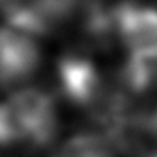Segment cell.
<instances>
[{"mask_svg": "<svg viewBox=\"0 0 157 157\" xmlns=\"http://www.w3.org/2000/svg\"><path fill=\"white\" fill-rule=\"evenodd\" d=\"M7 101L19 120L24 144L41 149L54 140L58 132V112L49 93L39 88L17 90Z\"/></svg>", "mask_w": 157, "mask_h": 157, "instance_id": "obj_1", "label": "cell"}, {"mask_svg": "<svg viewBox=\"0 0 157 157\" xmlns=\"http://www.w3.org/2000/svg\"><path fill=\"white\" fill-rule=\"evenodd\" d=\"M41 64V49L32 36L0 25V88L22 85Z\"/></svg>", "mask_w": 157, "mask_h": 157, "instance_id": "obj_2", "label": "cell"}, {"mask_svg": "<svg viewBox=\"0 0 157 157\" xmlns=\"http://www.w3.org/2000/svg\"><path fill=\"white\" fill-rule=\"evenodd\" d=\"M58 78L63 95L75 105L95 108L105 98V90L98 73L83 56H63L58 64Z\"/></svg>", "mask_w": 157, "mask_h": 157, "instance_id": "obj_3", "label": "cell"}, {"mask_svg": "<svg viewBox=\"0 0 157 157\" xmlns=\"http://www.w3.org/2000/svg\"><path fill=\"white\" fill-rule=\"evenodd\" d=\"M115 12L118 39L128 48L130 56L157 54V10L122 5Z\"/></svg>", "mask_w": 157, "mask_h": 157, "instance_id": "obj_4", "label": "cell"}, {"mask_svg": "<svg viewBox=\"0 0 157 157\" xmlns=\"http://www.w3.org/2000/svg\"><path fill=\"white\" fill-rule=\"evenodd\" d=\"M125 81L137 91L157 88V54L130 56L125 68Z\"/></svg>", "mask_w": 157, "mask_h": 157, "instance_id": "obj_5", "label": "cell"}, {"mask_svg": "<svg viewBox=\"0 0 157 157\" xmlns=\"http://www.w3.org/2000/svg\"><path fill=\"white\" fill-rule=\"evenodd\" d=\"M15 144H24L22 128L15 112L7 100L0 101V147H10Z\"/></svg>", "mask_w": 157, "mask_h": 157, "instance_id": "obj_6", "label": "cell"}, {"mask_svg": "<svg viewBox=\"0 0 157 157\" xmlns=\"http://www.w3.org/2000/svg\"><path fill=\"white\" fill-rule=\"evenodd\" d=\"M152 120L155 122V125H157V110H155V113H154V117H152Z\"/></svg>", "mask_w": 157, "mask_h": 157, "instance_id": "obj_7", "label": "cell"}]
</instances>
